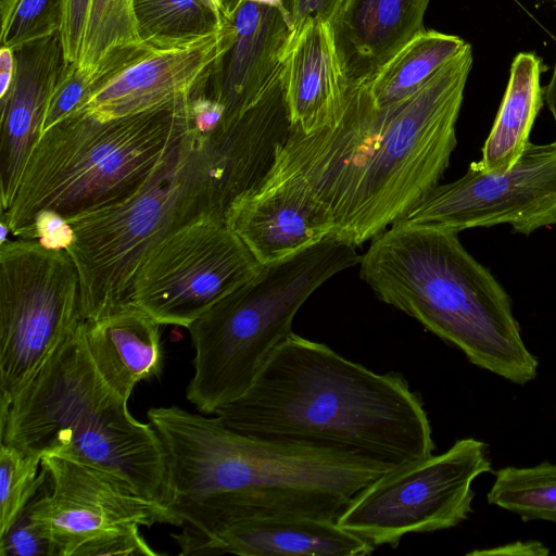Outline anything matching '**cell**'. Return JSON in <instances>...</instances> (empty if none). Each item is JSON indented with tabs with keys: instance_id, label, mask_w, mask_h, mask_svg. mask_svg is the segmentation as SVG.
Masks as SVG:
<instances>
[{
	"instance_id": "44dd1931",
	"label": "cell",
	"mask_w": 556,
	"mask_h": 556,
	"mask_svg": "<svg viewBox=\"0 0 556 556\" xmlns=\"http://www.w3.org/2000/svg\"><path fill=\"white\" fill-rule=\"evenodd\" d=\"M160 326L132 304L83 321L84 340L99 375L127 401L137 383L162 372Z\"/></svg>"
},
{
	"instance_id": "52a82bcc",
	"label": "cell",
	"mask_w": 556,
	"mask_h": 556,
	"mask_svg": "<svg viewBox=\"0 0 556 556\" xmlns=\"http://www.w3.org/2000/svg\"><path fill=\"white\" fill-rule=\"evenodd\" d=\"M190 99L110 121L68 116L47 130L1 213L11 233L18 237L45 210L71 219L134 195L190 125Z\"/></svg>"
},
{
	"instance_id": "83f0119b",
	"label": "cell",
	"mask_w": 556,
	"mask_h": 556,
	"mask_svg": "<svg viewBox=\"0 0 556 556\" xmlns=\"http://www.w3.org/2000/svg\"><path fill=\"white\" fill-rule=\"evenodd\" d=\"M41 458L1 442L0 536L45 486L48 475Z\"/></svg>"
},
{
	"instance_id": "d6986e66",
	"label": "cell",
	"mask_w": 556,
	"mask_h": 556,
	"mask_svg": "<svg viewBox=\"0 0 556 556\" xmlns=\"http://www.w3.org/2000/svg\"><path fill=\"white\" fill-rule=\"evenodd\" d=\"M429 0H342L328 29L345 87L368 85L425 30Z\"/></svg>"
},
{
	"instance_id": "4fadbf2b",
	"label": "cell",
	"mask_w": 556,
	"mask_h": 556,
	"mask_svg": "<svg viewBox=\"0 0 556 556\" xmlns=\"http://www.w3.org/2000/svg\"><path fill=\"white\" fill-rule=\"evenodd\" d=\"M49 490L29 504L56 556H84L99 541L136 526L172 525L165 507L124 480L78 460L45 455Z\"/></svg>"
},
{
	"instance_id": "8992f818",
	"label": "cell",
	"mask_w": 556,
	"mask_h": 556,
	"mask_svg": "<svg viewBox=\"0 0 556 556\" xmlns=\"http://www.w3.org/2000/svg\"><path fill=\"white\" fill-rule=\"evenodd\" d=\"M223 186L219 154L191 121L134 195L67 219L74 230L67 253L79 275L83 321L130 304L143 258L166 237L204 216L225 217Z\"/></svg>"
},
{
	"instance_id": "d6a6232c",
	"label": "cell",
	"mask_w": 556,
	"mask_h": 556,
	"mask_svg": "<svg viewBox=\"0 0 556 556\" xmlns=\"http://www.w3.org/2000/svg\"><path fill=\"white\" fill-rule=\"evenodd\" d=\"M89 3L90 0H65L61 36L67 63L79 58Z\"/></svg>"
},
{
	"instance_id": "3957f363",
	"label": "cell",
	"mask_w": 556,
	"mask_h": 556,
	"mask_svg": "<svg viewBox=\"0 0 556 556\" xmlns=\"http://www.w3.org/2000/svg\"><path fill=\"white\" fill-rule=\"evenodd\" d=\"M214 415L247 435L393 467L434 451L424 402L401 374H377L293 332L251 388Z\"/></svg>"
},
{
	"instance_id": "9c48e42d",
	"label": "cell",
	"mask_w": 556,
	"mask_h": 556,
	"mask_svg": "<svg viewBox=\"0 0 556 556\" xmlns=\"http://www.w3.org/2000/svg\"><path fill=\"white\" fill-rule=\"evenodd\" d=\"M83 321L80 280L65 250L0 244V399L8 405Z\"/></svg>"
},
{
	"instance_id": "6da1fadb",
	"label": "cell",
	"mask_w": 556,
	"mask_h": 556,
	"mask_svg": "<svg viewBox=\"0 0 556 556\" xmlns=\"http://www.w3.org/2000/svg\"><path fill=\"white\" fill-rule=\"evenodd\" d=\"M471 46L413 97L378 109L367 85L346 87L324 126L291 131L267 178L298 175L330 213L333 238L356 248L402 220L439 185L456 147Z\"/></svg>"
},
{
	"instance_id": "7a4b0ae2",
	"label": "cell",
	"mask_w": 556,
	"mask_h": 556,
	"mask_svg": "<svg viewBox=\"0 0 556 556\" xmlns=\"http://www.w3.org/2000/svg\"><path fill=\"white\" fill-rule=\"evenodd\" d=\"M167 460L163 506L182 532L205 534L260 517L336 520L391 465L363 456L264 440L217 416L178 406L148 410Z\"/></svg>"
},
{
	"instance_id": "ffe728a7",
	"label": "cell",
	"mask_w": 556,
	"mask_h": 556,
	"mask_svg": "<svg viewBox=\"0 0 556 556\" xmlns=\"http://www.w3.org/2000/svg\"><path fill=\"white\" fill-rule=\"evenodd\" d=\"M291 128L283 62L280 72L251 106L208 136L224 168L227 211L264 184Z\"/></svg>"
},
{
	"instance_id": "ab89813d",
	"label": "cell",
	"mask_w": 556,
	"mask_h": 556,
	"mask_svg": "<svg viewBox=\"0 0 556 556\" xmlns=\"http://www.w3.org/2000/svg\"><path fill=\"white\" fill-rule=\"evenodd\" d=\"M552 1H555V2H556V0H552Z\"/></svg>"
},
{
	"instance_id": "4316f807",
	"label": "cell",
	"mask_w": 556,
	"mask_h": 556,
	"mask_svg": "<svg viewBox=\"0 0 556 556\" xmlns=\"http://www.w3.org/2000/svg\"><path fill=\"white\" fill-rule=\"evenodd\" d=\"M137 42L134 0H90L77 64L93 72L110 52Z\"/></svg>"
},
{
	"instance_id": "74e56055",
	"label": "cell",
	"mask_w": 556,
	"mask_h": 556,
	"mask_svg": "<svg viewBox=\"0 0 556 556\" xmlns=\"http://www.w3.org/2000/svg\"><path fill=\"white\" fill-rule=\"evenodd\" d=\"M10 232L11 231H10L7 220L3 217H1L0 218V244H2L9 240L8 236Z\"/></svg>"
},
{
	"instance_id": "7c38bea8",
	"label": "cell",
	"mask_w": 556,
	"mask_h": 556,
	"mask_svg": "<svg viewBox=\"0 0 556 556\" xmlns=\"http://www.w3.org/2000/svg\"><path fill=\"white\" fill-rule=\"evenodd\" d=\"M402 222L457 232L507 224L526 236L556 225V141L529 142L505 172H490L472 162L460 178L433 188Z\"/></svg>"
},
{
	"instance_id": "30bf717a",
	"label": "cell",
	"mask_w": 556,
	"mask_h": 556,
	"mask_svg": "<svg viewBox=\"0 0 556 556\" xmlns=\"http://www.w3.org/2000/svg\"><path fill=\"white\" fill-rule=\"evenodd\" d=\"M491 471L488 445L457 440L447 451L397 466L364 488L338 517L375 547L403 536L453 528L472 511V483Z\"/></svg>"
},
{
	"instance_id": "f546056e",
	"label": "cell",
	"mask_w": 556,
	"mask_h": 556,
	"mask_svg": "<svg viewBox=\"0 0 556 556\" xmlns=\"http://www.w3.org/2000/svg\"><path fill=\"white\" fill-rule=\"evenodd\" d=\"M92 80L93 72L80 68L77 62L67 64L49 99L41 135L66 118L77 108Z\"/></svg>"
},
{
	"instance_id": "7402d4cb",
	"label": "cell",
	"mask_w": 556,
	"mask_h": 556,
	"mask_svg": "<svg viewBox=\"0 0 556 556\" xmlns=\"http://www.w3.org/2000/svg\"><path fill=\"white\" fill-rule=\"evenodd\" d=\"M285 80L293 127L308 132L338 113L345 86L327 24L312 22L292 38L285 60Z\"/></svg>"
},
{
	"instance_id": "836d02e7",
	"label": "cell",
	"mask_w": 556,
	"mask_h": 556,
	"mask_svg": "<svg viewBox=\"0 0 556 556\" xmlns=\"http://www.w3.org/2000/svg\"><path fill=\"white\" fill-rule=\"evenodd\" d=\"M341 2L342 0H289L287 10L292 38L312 22L328 24Z\"/></svg>"
},
{
	"instance_id": "8d00e7d4",
	"label": "cell",
	"mask_w": 556,
	"mask_h": 556,
	"mask_svg": "<svg viewBox=\"0 0 556 556\" xmlns=\"http://www.w3.org/2000/svg\"><path fill=\"white\" fill-rule=\"evenodd\" d=\"M544 97H545L547 106H548V109L554 117V121L556 123V62H555L554 71L552 74V78L545 88Z\"/></svg>"
},
{
	"instance_id": "484cf974",
	"label": "cell",
	"mask_w": 556,
	"mask_h": 556,
	"mask_svg": "<svg viewBox=\"0 0 556 556\" xmlns=\"http://www.w3.org/2000/svg\"><path fill=\"white\" fill-rule=\"evenodd\" d=\"M488 503L518 515L523 521L556 523V464L505 467L494 472Z\"/></svg>"
},
{
	"instance_id": "e0dca14e",
	"label": "cell",
	"mask_w": 556,
	"mask_h": 556,
	"mask_svg": "<svg viewBox=\"0 0 556 556\" xmlns=\"http://www.w3.org/2000/svg\"><path fill=\"white\" fill-rule=\"evenodd\" d=\"M14 74L0 96V204L11 206L41 136L51 93L67 66L61 31L13 49Z\"/></svg>"
},
{
	"instance_id": "ba28073f",
	"label": "cell",
	"mask_w": 556,
	"mask_h": 556,
	"mask_svg": "<svg viewBox=\"0 0 556 556\" xmlns=\"http://www.w3.org/2000/svg\"><path fill=\"white\" fill-rule=\"evenodd\" d=\"M356 247L327 238L282 261L262 265L187 329L194 349L187 399L203 414L241 397L292 332L311 294L338 273L359 264Z\"/></svg>"
},
{
	"instance_id": "f1b7e54d",
	"label": "cell",
	"mask_w": 556,
	"mask_h": 556,
	"mask_svg": "<svg viewBox=\"0 0 556 556\" xmlns=\"http://www.w3.org/2000/svg\"><path fill=\"white\" fill-rule=\"evenodd\" d=\"M65 0H1V47L15 49L61 31Z\"/></svg>"
},
{
	"instance_id": "5bb4252c",
	"label": "cell",
	"mask_w": 556,
	"mask_h": 556,
	"mask_svg": "<svg viewBox=\"0 0 556 556\" xmlns=\"http://www.w3.org/2000/svg\"><path fill=\"white\" fill-rule=\"evenodd\" d=\"M225 45V27L193 45L117 48L97 66L84 99L68 115L110 121L192 97ZM67 116V117H68Z\"/></svg>"
},
{
	"instance_id": "cb8c5ba5",
	"label": "cell",
	"mask_w": 556,
	"mask_h": 556,
	"mask_svg": "<svg viewBox=\"0 0 556 556\" xmlns=\"http://www.w3.org/2000/svg\"><path fill=\"white\" fill-rule=\"evenodd\" d=\"M466 43L437 30L418 34L367 85L374 105L388 109L413 97Z\"/></svg>"
},
{
	"instance_id": "1f68e13d",
	"label": "cell",
	"mask_w": 556,
	"mask_h": 556,
	"mask_svg": "<svg viewBox=\"0 0 556 556\" xmlns=\"http://www.w3.org/2000/svg\"><path fill=\"white\" fill-rule=\"evenodd\" d=\"M17 238L36 239L49 250L67 251L74 241V230L66 218L53 211L45 210L36 215L31 225Z\"/></svg>"
},
{
	"instance_id": "f35d334b",
	"label": "cell",
	"mask_w": 556,
	"mask_h": 556,
	"mask_svg": "<svg viewBox=\"0 0 556 556\" xmlns=\"http://www.w3.org/2000/svg\"><path fill=\"white\" fill-rule=\"evenodd\" d=\"M250 1L273 5V7L279 8L281 10L288 11L287 7L283 4V0H250Z\"/></svg>"
},
{
	"instance_id": "8fae6325",
	"label": "cell",
	"mask_w": 556,
	"mask_h": 556,
	"mask_svg": "<svg viewBox=\"0 0 556 556\" xmlns=\"http://www.w3.org/2000/svg\"><path fill=\"white\" fill-rule=\"evenodd\" d=\"M261 267L225 217L204 216L150 250L136 274L130 304L160 325L188 328Z\"/></svg>"
},
{
	"instance_id": "5b68a950",
	"label": "cell",
	"mask_w": 556,
	"mask_h": 556,
	"mask_svg": "<svg viewBox=\"0 0 556 556\" xmlns=\"http://www.w3.org/2000/svg\"><path fill=\"white\" fill-rule=\"evenodd\" d=\"M0 419L1 442L31 455H59L99 468L163 505L167 460L162 440L99 375L83 321L1 405Z\"/></svg>"
},
{
	"instance_id": "9a60e30c",
	"label": "cell",
	"mask_w": 556,
	"mask_h": 556,
	"mask_svg": "<svg viewBox=\"0 0 556 556\" xmlns=\"http://www.w3.org/2000/svg\"><path fill=\"white\" fill-rule=\"evenodd\" d=\"M220 3L225 45L192 96L223 106L216 129L262 96L282 68L293 34L288 11L250 0Z\"/></svg>"
},
{
	"instance_id": "2e32d148",
	"label": "cell",
	"mask_w": 556,
	"mask_h": 556,
	"mask_svg": "<svg viewBox=\"0 0 556 556\" xmlns=\"http://www.w3.org/2000/svg\"><path fill=\"white\" fill-rule=\"evenodd\" d=\"M226 223L261 265L288 258L334 231L330 213L298 175L267 178L228 208Z\"/></svg>"
},
{
	"instance_id": "277c9868",
	"label": "cell",
	"mask_w": 556,
	"mask_h": 556,
	"mask_svg": "<svg viewBox=\"0 0 556 556\" xmlns=\"http://www.w3.org/2000/svg\"><path fill=\"white\" fill-rule=\"evenodd\" d=\"M359 265L380 301L460 350L472 365L517 384L535 379L539 361L522 340L508 294L457 231L397 222L370 241Z\"/></svg>"
},
{
	"instance_id": "d590c367",
	"label": "cell",
	"mask_w": 556,
	"mask_h": 556,
	"mask_svg": "<svg viewBox=\"0 0 556 556\" xmlns=\"http://www.w3.org/2000/svg\"><path fill=\"white\" fill-rule=\"evenodd\" d=\"M14 74L13 49L1 47L0 49V96L9 88Z\"/></svg>"
},
{
	"instance_id": "603a6c76",
	"label": "cell",
	"mask_w": 556,
	"mask_h": 556,
	"mask_svg": "<svg viewBox=\"0 0 556 556\" xmlns=\"http://www.w3.org/2000/svg\"><path fill=\"white\" fill-rule=\"evenodd\" d=\"M544 71L542 59L533 52L515 56L502 103L478 161L482 168L509 169L530 142L529 136L543 103L541 74Z\"/></svg>"
},
{
	"instance_id": "e575fe53",
	"label": "cell",
	"mask_w": 556,
	"mask_h": 556,
	"mask_svg": "<svg viewBox=\"0 0 556 556\" xmlns=\"http://www.w3.org/2000/svg\"><path fill=\"white\" fill-rule=\"evenodd\" d=\"M190 114L195 128L210 136L219 126L224 109L208 98L197 96L190 99Z\"/></svg>"
},
{
	"instance_id": "4dcf8cb0",
	"label": "cell",
	"mask_w": 556,
	"mask_h": 556,
	"mask_svg": "<svg viewBox=\"0 0 556 556\" xmlns=\"http://www.w3.org/2000/svg\"><path fill=\"white\" fill-rule=\"evenodd\" d=\"M0 555L56 556L52 542L33 519L28 505L0 536Z\"/></svg>"
},
{
	"instance_id": "ac0fdd59",
	"label": "cell",
	"mask_w": 556,
	"mask_h": 556,
	"mask_svg": "<svg viewBox=\"0 0 556 556\" xmlns=\"http://www.w3.org/2000/svg\"><path fill=\"white\" fill-rule=\"evenodd\" d=\"M180 555L365 556L375 546L336 520L274 516L236 521L205 534H172Z\"/></svg>"
},
{
	"instance_id": "d4e9b609",
	"label": "cell",
	"mask_w": 556,
	"mask_h": 556,
	"mask_svg": "<svg viewBox=\"0 0 556 556\" xmlns=\"http://www.w3.org/2000/svg\"><path fill=\"white\" fill-rule=\"evenodd\" d=\"M140 42L154 49L199 42L224 25L219 0H134Z\"/></svg>"
}]
</instances>
